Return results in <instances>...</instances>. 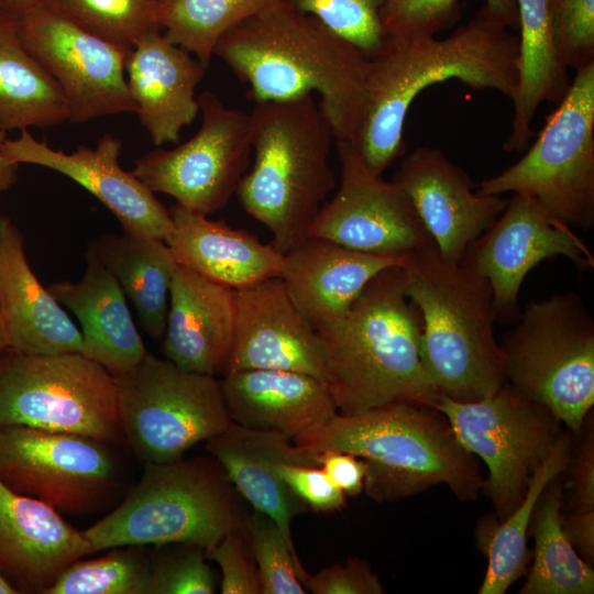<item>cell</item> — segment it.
<instances>
[{"label":"cell","instance_id":"cell-4","mask_svg":"<svg viewBox=\"0 0 594 594\" xmlns=\"http://www.w3.org/2000/svg\"><path fill=\"white\" fill-rule=\"evenodd\" d=\"M311 451L336 450L366 462L363 492L396 502L444 484L461 502L475 501L484 477L476 457L458 440L436 408L410 403L337 414L324 425L295 437Z\"/></svg>","mask_w":594,"mask_h":594},{"label":"cell","instance_id":"cell-53","mask_svg":"<svg viewBox=\"0 0 594 594\" xmlns=\"http://www.w3.org/2000/svg\"><path fill=\"white\" fill-rule=\"evenodd\" d=\"M155 1H157L158 3H163V2H165L167 0H155Z\"/></svg>","mask_w":594,"mask_h":594},{"label":"cell","instance_id":"cell-54","mask_svg":"<svg viewBox=\"0 0 594 594\" xmlns=\"http://www.w3.org/2000/svg\"><path fill=\"white\" fill-rule=\"evenodd\" d=\"M0 427H1V425H0Z\"/></svg>","mask_w":594,"mask_h":594},{"label":"cell","instance_id":"cell-34","mask_svg":"<svg viewBox=\"0 0 594 594\" xmlns=\"http://www.w3.org/2000/svg\"><path fill=\"white\" fill-rule=\"evenodd\" d=\"M562 477L542 491L531 516L529 536L535 540L531 568L519 594H593L594 569L565 538L561 522Z\"/></svg>","mask_w":594,"mask_h":594},{"label":"cell","instance_id":"cell-5","mask_svg":"<svg viewBox=\"0 0 594 594\" xmlns=\"http://www.w3.org/2000/svg\"><path fill=\"white\" fill-rule=\"evenodd\" d=\"M406 294L422 318L420 358L437 393L476 402L505 382L488 280L446 260L435 242L406 255Z\"/></svg>","mask_w":594,"mask_h":594},{"label":"cell","instance_id":"cell-41","mask_svg":"<svg viewBox=\"0 0 594 594\" xmlns=\"http://www.w3.org/2000/svg\"><path fill=\"white\" fill-rule=\"evenodd\" d=\"M150 552V594H212L216 582L205 549L189 543L154 546Z\"/></svg>","mask_w":594,"mask_h":594},{"label":"cell","instance_id":"cell-12","mask_svg":"<svg viewBox=\"0 0 594 594\" xmlns=\"http://www.w3.org/2000/svg\"><path fill=\"white\" fill-rule=\"evenodd\" d=\"M458 440L487 469L484 493L494 515L504 520L522 501L530 482L556 443L562 427L556 415L508 383L476 402L439 396L433 405Z\"/></svg>","mask_w":594,"mask_h":594},{"label":"cell","instance_id":"cell-48","mask_svg":"<svg viewBox=\"0 0 594 594\" xmlns=\"http://www.w3.org/2000/svg\"><path fill=\"white\" fill-rule=\"evenodd\" d=\"M563 534L587 563L594 564V509L560 510Z\"/></svg>","mask_w":594,"mask_h":594},{"label":"cell","instance_id":"cell-29","mask_svg":"<svg viewBox=\"0 0 594 594\" xmlns=\"http://www.w3.org/2000/svg\"><path fill=\"white\" fill-rule=\"evenodd\" d=\"M168 211L173 230L165 242L179 265L234 289L280 276L284 254L272 243L178 204Z\"/></svg>","mask_w":594,"mask_h":594},{"label":"cell","instance_id":"cell-18","mask_svg":"<svg viewBox=\"0 0 594 594\" xmlns=\"http://www.w3.org/2000/svg\"><path fill=\"white\" fill-rule=\"evenodd\" d=\"M122 142L103 134L95 148L80 145L73 153L37 141L28 129L6 140L2 154L12 164H33L61 173L94 195L120 222L122 230L166 240L173 230L168 209L133 172L119 163Z\"/></svg>","mask_w":594,"mask_h":594},{"label":"cell","instance_id":"cell-10","mask_svg":"<svg viewBox=\"0 0 594 594\" xmlns=\"http://www.w3.org/2000/svg\"><path fill=\"white\" fill-rule=\"evenodd\" d=\"M575 72L527 153L480 182L476 193L530 196L553 220L587 231L594 227V63Z\"/></svg>","mask_w":594,"mask_h":594},{"label":"cell","instance_id":"cell-24","mask_svg":"<svg viewBox=\"0 0 594 594\" xmlns=\"http://www.w3.org/2000/svg\"><path fill=\"white\" fill-rule=\"evenodd\" d=\"M235 332V289L178 264L161 351L166 360L194 373L223 372Z\"/></svg>","mask_w":594,"mask_h":594},{"label":"cell","instance_id":"cell-6","mask_svg":"<svg viewBox=\"0 0 594 594\" xmlns=\"http://www.w3.org/2000/svg\"><path fill=\"white\" fill-rule=\"evenodd\" d=\"M254 163L235 195L242 209L273 234L287 254L336 187L329 163L334 138L312 95L256 102L250 112Z\"/></svg>","mask_w":594,"mask_h":594},{"label":"cell","instance_id":"cell-19","mask_svg":"<svg viewBox=\"0 0 594 594\" xmlns=\"http://www.w3.org/2000/svg\"><path fill=\"white\" fill-rule=\"evenodd\" d=\"M283 370L327 383L323 341L293 302L280 277L235 289V332L223 373Z\"/></svg>","mask_w":594,"mask_h":594},{"label":"cell","instance_id":"cell-8","mask_svg":"<svg viewBox=\"0 0 594 594\" xmlns=\"http://www.w3.org/2000/svg\"><path fill=\"white\" fill-rule=\"evenodd\" d=\"M498 342L506 383L576 433L594 405V319L582 298L530 300Z\"/></svg>","mask_w":594,"mask_h":594},{"label":"cell","instance_id":"cell-38","mask_svg":"<svg viewBox=\"0 0 594 594\" xmlns=\"http://www.w3.org/2000/svg\"><path fill=\"white\" fill-rule=\"evenodd\" d=\"M487 12L508 29H518L516 0H485ZM461 16L459 0H384L381 20L389 37L436 36Z\"/></svg>","mask_w":594,"mask_h":594},{"label":"cell","instance_id":"cell-49","mask_svg":"<svg viewBox=\"0 0 594 594\" xmlns=\"http://www.w3.org/2000/svg\"><path fill=\"white\" fill-rule=\"evenodd\" d=\"M7 131L0 124V195L10 189L16 182V164H12L6 160L2 154V146L7 140Z\"/></svg>","mask_w":594,"mask_h":594},{"label":"cell","instance_id":"cell-23","mask_svg":"<svg viewBox=\"0 0 594 594\" xmlns=\"http://www.w3.org/2000/svg\"><path fill=\"white\" fill-rule=\"evenodd\" d=\"M206 68L161 30L147 33L130 48L128 88L154 145L176 144L182 130L196 119L199 105L195 92Z\"/></svg>","mask_w":594,"mask_h":594},{"label":"cell","instance_id":"cell-45","mask_svg":"<svg viewBox=\"0 0 594 594\" xmlns=\"http://www.w3.org/2000/svg\"><path fill=\"white\" fill-rule=\"evenodd\" d=\"M306 588L315 594H383L380 578L370 564L356 557L344 564L333 563L316 574H307Z\"/></svg>","mask_w":594,"mask_h":594},{"label":"cell","instance_id":"cell-36","mask_svg":"<svg viewBox=\"0 0 594 594\" xmlns=\"http://www.w3.org/2000/svg\"><path fill=\"white\" fill-rule=\"evenodd\" d=\"M110 549L106 556L70 563L46 594H150L147 546Z\"/></svg>","mask_w":594,"mask_h":594},{"label":"cell","instance_id":"cell-47","mask_svg":"<svg viewBox=\"0 0 594 594\" xmlns=\"http://www.w3.org/2000/svg\"><path fill=\"white\" fill-rule=\"evenodd\" d=\"M318 465L345 495L355 497L364 490L366 462L351 453L322 450L317 452Z\"/></svg>","mask_w":594,"mask_h":594},{"label":"cell","instance_id":"cell-16","mask_svg":"<svg viewBox=\"0 0 594 594\" xmlns=\"http://www.w3.org/2000/svg\"><path fill=\"white\" fill-rule=\"evenodd\" d=\"M337 141L340 185L318 211L307 237L389 255H406L433 242L406 193L372 173L353 141Z\"/></svg>","mask_w":594,"mask_h":594},{"label":"cell","instance_id":"cell-21","mask_svg":"<svg viewBox=\"0 0 594 594\" xmlns=\"http://www.w3.org/2000/svg\"><path fill=\"white\" fill-rule=\"evenodd\" d=\"M91 554L82 531L46 504L0 481V574L16 594H46L74 561Z\"/></svg>","mask_w":594,"mask_h":594},{"label":"cell","instance_id":"cell-31","mask_svg":"<svg viewBox=\"0 0 594 594\" xmlns=\"http://www.w3.org/2000/svg\"><path fill=\"white\" fill-rule=\"evenodd\" d=\"M573 432L562 430L548 457L536 471L530 485L514 512L504 520L495 515L476 525V547L487 558V569L479 594H504L527 571L529 526L535 506L544 487L560 475L568 462Z\"/></svg>","mask_w":594,"mask_h":594},{"label":"cell","instance_id":"cell-44","mask_svg":"<svg viewBox=\"0 0 594 594\" xmlns=\"http://www.w3.org/2000/svg\"><path fill=\"white\" fill-rule=\"evenodd\" d=\"M244 528L226 534L215 546L205 550L207 559L215 561L222 574V594H261L257 568L244 553Z\"/></svg>","mask_w":594,"mask_h":594},{"label":"cell","instance_id":"cell-32","mask_svg":"<svg viewBox=\"0 0 594 594\" xmlns=\"http://www.w3.org/2000/svg\"><path fill=\"white\" fill-rule=\"evenodd\" d=\"M518 10V89L507 152H522L532 135L531 122L543 101H559L570 87L566 68L557 58L550 35L547 0H516Z\"/></svg>","mask_w":594,"mask_h":594},{"label":"cell","instance_id":"cell-11","mask_svg":"<svg viewBox=\"0 0 594 594\" xmlns=\"http://www.w3.org/2000/svg\"><path fill=\"white\" fill-rule=\"evenodd\" d=\"M114 377L123 439L143 464L178 460L232 421L215 375L188 372L147 353Z\"/></svg>","mask_w":594,"mask_h":594},{"label":"cell","instance_id":"cell-20","mask_svg":"<svg viewBox=\"0 0 594 594\" xmlns=\"http://www.w3.org/2000/svg\"><path fill=\"white\" fill-rule=\"evenodd\" d=\"M392 182L409 197L440 254L454 263L463 261L470 245L508 201L473 191L475 185L468 173L429 146L407 154Z\"/></svg>","mask_w":594,"mask_h":594},{"label":"cell","instance_id":"cell-37","mask_svg":"<svg viewBox=\"0 0 594 594\" xmlns=\"http://www.w3.org/2000/svg\"><path fill=\"white\" fill-rule=\"evenodd\" d=\"M44 4L85 31L129 48L161 30L155 0H46Z\"/></svg>","mask_w":594,"mask_h":594},{"label":"cell","instance_id":"cell-14","mask_svg":"<svg viewBox=\"0 0 594 594\" xmlns=\"http://www.w3.org/2000/svg\"><path fill=\"white\" fill-rule=\"evenodd\" d=\"M197 100L201 124L196 134L172 150L144 154L132 172L153 193L169 195L187 210L210 216L229 204L246 173L251 120L250 113L226 107L210 90Z\"/></svg>","mask_w":594,"mask_h":594},{"label":"cell","instance_id":"cell-46","mask_svg":"<svg viewBox=\"0 0 594 594\" xmlns=\"http://www.w3.org/2000/svg\"><path fill=\"white\" fill-rule=\"evenodd\" d=\"M277 473L293 492L315 512H336L344 507L345 494L320 466L280 463Z\"/></svg>","mask_w":594,"mask_h":594},{"label":"cell","instance_id":"cell-50","mask_svg":"<svg viewBox=\"0 0 594 594\" xmlns=\"http://www.w3.org/2000/svg\"><path fill=\"white\" fill-rule=\"evenodd\" d=\"M45 1L46 0H0V12L16 19L32 8L43 4Z\"/></svg>","mask_w":594,"mask_h":594},{"label":"cell","instance_id":"cell-15","mask_svg":"<svg viewBox=\"0 0 594 594\" xmlns=\"http://www.w3.org/2000/svg\"><path fill=\"white\" fill-rule=\"evenodd\" d=\"M15 20L23 46L62 89L68 121L136 113L125 77L129 47L85 31L44 3Z\"/></svg>","mask_w":594,"mask_h":594},{"label":"cell","instance_id":"cell-25","mask_svg":"<svg viewBox=\"0 0 594 594\" xmlns=\"http://www.w3.org/2000/svg\"><path fill=\"white\" fill-rule=\"evenodd\" d=\"M0 318L10 349L30 354L81 352L80 330L33 273L23 235L7 216L0 217Z\"/></svg>","mask_w":594,"mask_h":594},{"label":"cell","instance_id":"cell-27","mask_svg":"<svg viewBox=\"0 0 594 594\" xmlns=\"http://www.w3.org/2000/svg\"><path fill=\"white\" fill-rule=\"evenodd\" d=\"M220 383L232 421L245 428L294 439L338 414L328 384L304 373L242 370Z\"/></svg>","mask_w":594,"mask_h":594},{"label":"cell","instance_id":"cell-52","mask_svg":"<svg viewBox=\"0 0 594 594\" xmlns=\"http://www.w3.org/2000/svg\"><path fill=\"white\" fill-rule=\"evenodd\" d=\"M7 348H8V340H7V336H6V331H4V328H3L2 320L0 318V351L4 350Z\"/></svg>","mask_w":594,"mask_h":594},{"label":"cell","instance_id":"cell-26","mask_svg":"<svg viewBox=\"0 0 594 594\" xmlns=\"http://www.w3.org/2000/svg\"><path fill=\"white\" fill-rule=\"evenodd\" d=\"M289 438L271 431L250 429L233 421L207 440L206 449L224 469L228 477L253 507L271 517L290 547L293 518L307 505L280 477V463L319 466L316 454L290 443Z\"/></svg>","mask_w":594,"mask_h":594},{"label":"cell","instance_id":"cell-30","mask_svg":"<svg viewBox=\"0 0 594 594\" xmlns=\"http://www.w3.org/2000/svg\"><path fill=\"white\" fill-rule=\"evenodd\" d=\"M114 276L133 304L145 332L162 340L169 288L178 263L164 240L122 230L95 239L88 249Z\"/></svg>","mask_w":594,"mask_h":594},{"label":"cell","instance_id":"cell-51","mask_svg":"<svg viewBox=\"0 0 594 594\" xmlns=\"http://www.w3.org/2000/svg\"><path fill=\"white\" fill-rule=\"evenodd\" d=\"M0 594H16L15 590L0 574Z\"/></svg>","mask_w":594,"mask_h":594},{"label":"cell","instance_id":"cell-42","mask_svg":"<svg viewBox=\"0 0 594 594\" xmlns=\"http://www.w3.org/2000/svg\"><path fill=\"white\" fill-rule=\"evenodd\" d=\"M551 41L565 68L594 63V0H547Z\"/></svg>","mask_w":594,"mask_h":594},{"label":"cell","instance_id":"cell-39","mask_svg":"<svg viewBox=\"0 0 594 594\" xmlns=\"http://www.w3.org/2000/svg\"><path fill=\"white\" fill-rule=\"evenodd\" d=\"M244 534L250 539L257 564L261 594H305L307 572L297 551L285 539L278 525L267 515H248Z\"/></svg>","mask_w":594,"mask_h":594},{"label":"cell","instance_id":"cell-9","mask_svg":"<svg viewBox=\"0 0 594 594\" xmlns=\"http://www.w3.org/2000/svg\"><path fill=\"white\" fill-rule=\"evenodd\" d=\"M0 425L124 442L116 377L81 353L0 351Z\"/></svg>","mask_w":594,"mask_h":594},{"label":"cell","instance_id":"cell-22","mask_svg":"<svg viewBox=\"0 0 594 594\" xmlns=\"http://www.w3.org/2000/svg\"><path fill=\"white\" fill-rule=\"evenodd\" d=\"M406 255L366 253L307 237L284 255L279 277L302 317L320 331L346 314L377 273L403 266Z\"/></svg>","mask_w":594,"mask_h":594},{"label":"cell","instance_id":"cell-7","mask_svg":"<svg viewBox=\"0 0 594 594\" xmlns=\"http://www.w3.org/2000/svg\"><path fill=\"white\" fill-rule=\"evenodd\" d=\"M241 495L210 457L145 463L122 502L82 531L91 553L125 544L182 542L205 550L244 528Z\"/></svg>","mask_w":594,"mask_h":594},{"label":"cell","instance_id":"cell-35","mask_svg":"<svg viewBox=\"0 0 594 594\" xmlns=\"http://www.w3.org/2000/svg\"><path fill=\"white\" fill-rule=\"evenodd\" d=\"M279 0H167L160 3V25L174 44L209 66L220 37L231 28Z\"/></svg>","mask_w":594,"mask_h":594},{"label":"cell","instance_id":"cell-33","mask_svg":"<svg viewBox=\"0 0 594 594\" xmlns=\"http://www.w3.org/2000/svg\"><path fill=\"white\" fill-rule=\"evenodd\" d=\"M68 108L54 78L23 46L16 20L0 12V124L6 131L54 127Z\"/></svg>","mask_w":594,"mask_h":594},{"label":"cell","instance_id":"cell-13","mask_svg":"<svg viewBox=\"0 0 594 594\" xmlns=\"http://www.w3.org/2000/svg\"><path fill=\"white\" fill-rule=\"evenodd\" d=\"M116 444L25 426L0 427V481L58 513L95 514L122 488Z\"/></svg>","mask_w":594,"mask_h":594},{"label":"cell","instance_id":"cell-1","mask_svg":"<svg viewBox=\"0 0 594 594\" xmlns=\"http://www.w3.org/2000/svg\"><path fill=\"white\" fill-rule=\"evenodd\" d=\"M213 55L254 103L318 94L334 138L354 142L370 59L317 18L279 1L227 31Z\"/></svg>","mask_w":594,"mask_h":594},{"label":"cell","instance_id":"cell-2","mask_svg":"<svg viewBox=\"0 0 594 594\" xmlns=\"http://www.w3.org/2000/svg\"><path fill=\"white\" fill-rule=\"evenodd\" d=\"M519 38L482 7L450 36L389 37L370 58L365 102L354 140L365 166L382 174L404 154L408 109L425 88L455 78L475 89L515 99Z\"/></svg>","mask_w":594,"mask_h":594},{"label":"cell","instance_id":"cell-17","mask_svg":"<svg viewBox=\"0 0 594 594\" xmlns=\"http://www.w3.org/2000/svg\"><path fill=\"white\" fill-rule=\"evenodd\" d=\"M564 256L576 267H594V257L572 228L553 220L530 196L514 193L499 217L470 245L463 261L485 277L496 320L515 323L526 275L542 261Z\"/></svg>","mask_w":594,"mask_h":594},{"label":"cell","instance_id":"cell-43","mask_svg":"<svg viewBox=\"0 0 594 594\" xmlns=\"http://www.w3.org/2000/svg\"><path fill=\"white\" fill-rule=\"evenodd\" d=\"M565 490L562 509H594V420L591 411L581 429L573 433L566 465L562 472Z\"/></svg>","mask_w":594,"mask_h":594},{"label":"cell","instance_id":"cell-40","mask_svg":"<svg viewBox=\"0 0 594 594\" xmlns=\"http://www.w3.org/2000/svg\"><path fill=\"white\" fill-rule=\"evenodd\" d=\"M310 14L356 46L369 59L380 54L389 36L381 20L384 0H279Z\"/></svg>","mask_w":594,"mask_h":594},{"label":"cell","instance_id":"cell-28","mask_svg":"<svg viewBox=\"0 0 594 594\" xmlns=\"http://www.w3.org/2000/svg\"><path fill=\"white\" fill-rule=\"evenodd\" d=\"M80 280L55 282L47 289L77 318L80 353L118 376L140 363L147 351L118 280L89 250Z\"/></svg>","mask_w":594,"mask_h":594},{"label":"cell","instance_id":"cell-3","mask_svg":"<svg viewBox=\"0 0 594 594\" xmlns=\"http://www.w3.org/2000/svg\"><path fill=\"white\" fill-rule=\"evenodd\" d=\"M317 332L340 414L396 403L433 407L440 396L421 362L422 318L406 294L403 266L377 273L340 320Z\"/></svg>","mask_w":594,"mask_h":594}]
</instances>
